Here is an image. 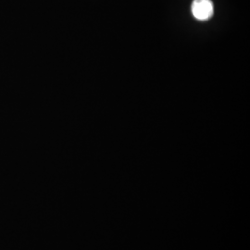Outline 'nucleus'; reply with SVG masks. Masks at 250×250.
<instances>
[{
    "label": "nucleus",
    "instance_id": "1",
    "mask_svg": "<svg viewBox=\"0 0 250 250\" xmlns=\"http://www.w3.org/2000/svg\"><path fill=\"white\" fill-rule=\"evenodd\" d=\"M192 12L197 20L207 21L213 15V4L211 0H194L192 4Z\"/></svg>",
    "mask_w": 250,
    "mask_h": 250
}]
</instances>
